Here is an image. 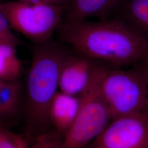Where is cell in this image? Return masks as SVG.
<instances>
[{"label": "cell", "instance_id": "7a4b0ae2", "mask_svg": "<svg viewBox=\"0 0 148 148\" xmlns=\"http://www.w3.org/2000/svg\"><path fill=\"white\" fill-rule=\"evenodd\" d=\"M70 52L51 38L32 46L26 81L25 123L30 137L36 139L47 132L51 107L58 92L62 68Z\"/></svg>", "mask_w": 148, "mask_h": 148}, {"label": "cell", "instance_id": "ac0fdd59", "mask_svg": "<svg viewBox=\"0 0 148 148\" xmlns=\"http://www.w3.org/2000/svg\"><path fill=\"white\" fill-rule=\"evenodd\" d=\"M143 63L145 65V66L148 68V56H147V57L145 59V60H144Z\"/></svg>", "mask_w": 148, "mask_h": 148}, {"label": "cell", "instance_id": "3957f363", "mask_svg": "<svg viewBox=\"0 0 148 148\" xmlns=\"http://www.w3.org/2000/svg\"><path fill=\"white\" fill-rule=\"evenodd\" d=\"M97 72L112 120L143 110L148 96V68L144 64L123 68L98 62Z\"/></svg>", "mask_w": 148, "mask_h": 148}, {"label": "cell", "instance_id": "6da1fadb", "mask_svg": "<svg viewBox=\"0 0 148 148\" xmlns=\"http://www.w3.org/2000/svg\"><path fill=\"white\" fill-rule=\"evenodd\" d=\"M57 32L75 52L111 66L130 68L148 56V43L115 19L61 24Z\"/></svg>", "mask_w": 148, "mask_h": 148}, {"label": "cell", "instance_id": "30bf717a", "mask_svg": "<svg viewBox=\"0 0 148 148\" xmlns=\"http://www.w3.org/2000/svg\"><path fill=\"white\" fill-rule=\"evenodd\" d=\"M79 106L78 96L58 92L53 99L49 112L51 123L56 131L64 136L73 125Z\"/></svg>", "mask_w": 148, "mask_h": 148}, {"label": "cell", "instance_id": "e0dca14e", "mask_svg": "<svg viewBox=\"0 0 148 148\" xmlns=\"http://www.w3.org/2000/svg\"><path fill=\"white\" fill-rule=\"evenodd\" d=\"M143 109L145 110L148 113V96L147 98V99H146V101H145V105H144Z\"/></svg>", "mask_w": 148, "mask_h": 148}, {"label": "cell", "instance_id": "8fae6325", "mask_svg": "<svg viewBox=\"0 0 148 148\" xmlns=\"http://www.w3.org/2000/svg\"><path fill=\"white\" fill-rule=\"evenodd\" d=\"M22 92L20 79L0 81V117L1 120L15 116L19 110Z\"/></svg>", "mask_w": 148, "mask_h": 148}, {"label": "cell", "instance_id": "52a82bcc", "mask_svg": "<svg viewBox=\"0 0 148 148\" xmlns=\"http://www.w3.org/2000/svg\"><path fill=\"white\" fill-rule=\"evenodd\" d=\"M97 62L70 51L62 68L59 88L62 93L77 96L88 84Z\"/></svg>", "mask_w": 148, "mask_h": 148}, {"label": "cell", "instance_id": "277c9868", "mask_svg": "<svg viewBox=\"0 0 148 148\" xmlns=\"http://www.w3.org/2000/svg\"><path fill=\"white\" fill-rule=\"evenodd\" d=\"M97 63L90 81L79 95V106L73 125L64 136L62 148H85L112 120L101 93Z\"/></svg>", "mask_w": 148, "mask_h": 148}, {"label": "cell", "instance_id": "2e32d148", "mask_svg": "<svg viewBox=\"0 0 148 148\" xmlns=\"http://www.w3.org/2000/svg\"><path fill=\"white\" fill-rule=\"evenodd\" d=\"M27 3H41L52 5L66 6L69 0H18Z\"/></svg>", "mask_w": 148, "mask_h": 148}, {"label": "cell", "instance_id": "4fadbf2b", "mask_svg": "<svg viewBox=\"0 0 148 148\" xmlns=\"http://www.w3.org/2000/svg\"><path fill=\"white\" fill-rule=\"evenodd\" d=\"M29 140L25 136L12 132L5 127L0 128V148H30Z\"/></svg>", "mask_w": 148, "mask_h": 148}, {"label": "cell", "instance_id": "8992f818", "mask_svg": "<svg viewBox=\"0 0 148 148\" xmlns=\"http://www.w3.org/2000/svg\"><path fill=\"white\" fill-rule=\"evenodd\" d=\"M148 146V113L143 109L114 119L88 148H146Z\"/></svg>", "mask_w": 148, "mask_h": 148}, {"label": "cell", "instance_id": "ba28073f", "mask_svg": "<svg viewBox=\"0 0 148 148\" xmlns=\"http://www.w3.org/2000/svg\"><path fill=\"white\" fill-rule=\"evenodd\" d=\"M122 0H69L61 24H73L98 18H109Z\"/></svg>", "mask_w": 148, "mask_h": 148}, {"label": "cell", "instance_id": "5bb4252c", "mask_svg": "<svg viewBox=\"0 0 148 148\" xmlns=\"http://www.w3.org/2000/svg\"><path fill=\"white\" fill-rule=\"evenodd\" d=\"M63 138L57 131L46 132L38 137L30 148H62Z\"/></svg>", "mask_w": 148, "mask_h": 148}, {"label": "cell", "instance_id": "d6986e66", "mask_svg": "<svg viewBox=\"0 0 148 148\" xmlns=\"http://www.w3.org/2000/svg\"><path fill=\"white\" fill-rule=\"evenodd\" d=\"M148 148V147H147V148Z\"/></svg>", "mask_w": 148, "mask_h": 148}, {"label": "cell", "instance_id": "5b68a950", "mask_svg": "<svg viewBox=\"0 0 148 148\" xmlns=\"http://www.w3.org/2000/svg\"><path fill=\"white\" fill-rule=\"evenodd\" d=\"M65 6L19 1L2 2L0 12L8 20L12 29L21 33L33 44L44 42L51 38L63 18Z\"/></svg>", "mask_w": 148, "mask_h": 148}, {"label": "cell", "instance_id": "ffe728a7", "mask_svg": "<svg viewBox=\"0 0 148 148\" xmlns=\"http://www.w3.org/2000/svg\"></svg>", "mask_w": 148, "mask_h": 148}, {"label": "cell", "instance_id": "7c38bea8", "mask_svg": "<svg viewBox=\"0 0 148 148\" xmlns=\"http://www.w3.org/2000/svg\"><path fill=\"white\" fill-rule=\"evenodd\" d=\"M16 48L0 43V81H13L21 77L23 63L18 57Z\"/></svg>", "mask_w": 148, "mask_h": 148}, {"label": "cell", "instance_id": "9a60e30c", "mask_svg": "<svg viewBox=\"0 0 148 148\" xmlns=\"http://www.w3.org/2000/svg\"><path fill=\"white\" fill-rule=\"evenodd\" d=\"M12 30L13 29L5 16L0 12V43L17 47L21 45V41L14 34Z\"/></svg>", "mask_w": 148, "mask_h": 148}, {"label": "cell", "instance_id": "9c48e42d", "mask_svg": "<svg viewBox=\"0 0 148 148\" xmlns=\"http://www.w3.org/2000/svg\"><path fill=\"white\" fill-rule=\"evenodd\" d=\"M109 19L121 21L148 43V0H122Z\"/></svg>", "mask_w": 148, "mask_h": 148}]
</instances>
